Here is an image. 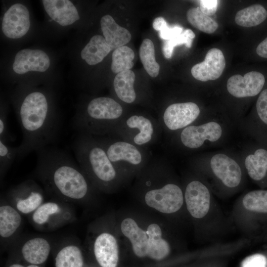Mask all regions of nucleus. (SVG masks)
Returning <instances> with one entry per match:
<instances>
[{
	"instance_id": "obj_1",
	"label": "nucleus",
	"mask_w": 267,
	"mask_h": 267,
	"mask_svg": "<svg viewBox=\"0 0 267 267\" xmlns=\"http://www.w3.org/2000/svg\"><path fill=\"white\" fill-rule=\"evenodd\" d=\"M36 152V174L47 192L70 202H83L90 197L92 189L89 179L66 153L47 147Z\"/></svg>"
},
{
	"instance_id": "obj_2",
	"label": "nucleus",
	"mask_w": 267,
	"mask_h": 267,
	"mask_svg": "<svg viewBox=\"0 0 267 267\" xmlns=\"http://www.w3.org/2000/svg\"><path fill=\"white\" fill-rule=\"evenodd\" d=\"M184 202L196 239L217 243L234 229L206 182L195 173L183 186Z\"/></svg>"
},
{
	"instance_id": "obj_3",
	"label": "nucleus",
	"mask_w": 267,
	"mask_h": 267,
	"mask_svg": "<svg viewBox=\"0 0 267 267\" xmlns=\"http://www.w3.org/2000/svg\"><path fill=\"white\" fill-rule=\"evenodd\" d=\"M17 109L23 134L22 142L17 146V157L22 158L53 142L57 136L60 121L51 111L47 96L41 91L27 94Z\"/></svg>"
},
{
	"instance_id": "obj_4",
	"label": "nucleus",
	"mask_w": 267,
	"mask_h": 267,
	"mask_svg": "<svg viewBox=\"0 0 267 267\" xmlns=\"http://www.w3.org/2000/svg\"><path fill=\"white\" fill-rule=\"evenodd\" d=\"M195 174L208 184L214 195L230 197L245 186L247 174L241 155L228 151L212 152L199 157Z\"/></svg>"
},
{
	"instance_id": "obj_5",
	"label": "nucleus",
	"mask_w": 267,
	"mask_h": 267,
	"mask_svg": "<svg viewBox=\"0 0 267 267\" xmlns=\"http://www.w3.org/2000/svg\"><path fill=\"white\" fill-rule=\"evenodd\" d=\"M73 149L80 168L89 180L98 188L108 190L117 174L102 145L89 134L80 133Z\"/></svg>"
},
{
	"instance_id": "obj_6",
	"label": "nucleus",
	"mask_w": 267,
	"mask_h": 267,
	"mask_svg": "<svg viewBox=\"0 0 267 267\" xmlns=\"http://www.w3.org/2000/svg\"><path fill=\"white\" fill-rule=\"evenodd\" d=\"M234 228L251 238L267 222V189L244 193L235 201L230 215Z\"/></svg>"
},
{
	"instance_id": "obj_7",
	"label": "nucleus",
	"mask_w": 267,
	"mask_h": 267,
	"mask_svg": "<svg viewBox=\"0 0 267 267\" xmlns=\"http://www.w3.org/2000/svg\"><path fill=\"white\" fill-rule=\"evenodd\" d=\"M122 113V106L114 99L98 97L91 100L86 110L75 116L72 125L80 133L102 134L110 130Z\"/></svg>"
},
{
	"instance_id": "obj_8",
	"label": "nucleus",
	"mask_w": 267,
	"mask_h": 267,
	"mask_svg": "<svg viewBox=\"0 0 267 267\" xmlns=\"http://www.w3.org/2000/svg\"><path fill=\"white\" fill-rule=\"evenodd\" d=\"M233 124L232 120L214 117L199 119L180 130V142L189 149L218 145L225 140Z\"/></svg>"
},
{
	"instance_id": "obj_9",
	"label": "nucleus",
	"mask_w": 267,
	"mask_h": 267,
	"mask_svg": "<svg viewBox=\"0 0 267 267\" xmlns=\"http://www.w3.org/2000/svg\"><path fill=\"white\" fill-rule=\"evenodd\" d=\"M144 199L148 207L160 213L173 216H184L189 219L183 188L177 183H167L161 187L149 190Z\"/></svg>"
},
{
	"instance_id": "obj_10",
	"label": "nucleus",
	"mask_w": 267,
	"mask_h": 267,
	"mask_svg": "<svg viewBox=\"0 0 267 267\" xmlns=\"http://www.w3.org/2000/svg\"><path fill=\"white\" fill-rule=\"evenodd\" d=\"M74 213L60 201L44 202L31 214V222L38 229L51 230L73 222Z\"/></svg>"
},
{
	"instance_id": "obj_11",
	"label": "nucleus",
	"mask_w": 267,
	"mask_h": 267,
	"mask_svg": "<svg viewBox=\"0 0 267 267\" xmlns=\"http://www.w3.org/2000/svg\"><path fill=\"white\" fill-rule=\"evenodd\" d=\"M7 199L21 214H32L44 203L43 191L35 181L26 180L10 189Z\"/></svg>"
},
{
	"instance_id": "obj_12",
	"label": "nucleus",
	"mask_w": 267,
	"mask_h": 267,
	"mask_svg": "<svg viewBox=\"0 0 267 267\" xmlns=\"http://www.w3.org/2000/svg\"><path fill=\"white\" fill-rule=\"evenodd\" d=\"M239 126L256 143L267 148V88L259 95L254 112L242 120Z\"/></svg>"
},
{
	"instance_id": "obj_13",
	"label": "nucleus",
	"mask_w": 267,
	"mask_h": 267,
	"mask_svg": "<svg viewBox=\"0 0 267 267\" xmlns=\"http://www.w3.org/2000/svg\"><path fill=\"white\" fill-rule=\"evenodd\" d=\"M241 156L247 176L261 189L267 188V148L256 142Z\"/></svg>"
},
{
	"instance_id": "obj_14",
	"label": "nucleus",
	"mask_w": 267,
	"mask_h": 267,
	"mask_svg": "<svg viewBox=\"0 0 267 267\" xmlns=\"http://www.w3.org/2000/svg\"><path fill=\"white\" fill-rule=\"evenodd\" d=\"M201 114L200 108L194 102L175 103L166 109L163 121L169 130H181L198 120Z\"/></svg>"
},
{
	"instance_id": "obj_15",
	"label": "nucleus",
	"mask_w": 267,
	"mask_h": 267,
	"mask_svg": "<svg viewBox=\"0 0 267 267\" xmlns=\"http://www.w3.org/2000/svg\"><path fill=\"white\" fill-rule=\"evenodd\" d=\"M265 83L263 74L251 71L243 76L236 74L230 77L226 83V89L230 95L236 98L252 97L260 94Z\"/></svg>"
},
{
	"instance_id": "obj_16",
	"label": "nucleus",
	"mask_w": 267,
	"mask_h": 267,
	"mask_svg": "<svg viewBox=\"0 0 267 267\" xmlns=\"http://www.w3.org/2000/svg\"><path fill=\"white\" fill-rule=\"evenodd\" d=\"M30 26V14L27 8L21 3L11 5L4 14L2 31L10 39H18L24 36Z\"/></svg>"
},
{
	"instance_id": "obj_17",
	"label": "nucleus",
	"mask_w": 267,
	"mask_h": 267,
	"mask_svg": "<svg viewBox=\"0 0 267 267\" xmlns=\"http://www.w3.org/2000/svg\"><path fill=\"white\" fill-rule=\"evenodd\" d=\"M92 245L95 258L101 267H117L119 246L117 238L112 233L104 231L97 234Z\"/></svg>"
},
{
	"instance_id": "obj_18",
	"label": "nucleus",
	"mask_w": 267,
	"mask_h": 267,
	"mask_svg": "<svg viewBox=\"0 0 267 267\" xmlns=\"http://www.w3.org/2000/svg\"><path fill=\"white\" fill-rule=\"evenodd\" d=\"M225 66V60L222 52L217 48L209 49L205 59L194 65L191 73L196 80L207 82L218 79L222 75Z\"/></svg>"
},
{
	"instance_id": "obj_19",
	"label": "nucleus",
	"mask_w": 267,
	"mask_h": 267,
	"mask_svg": "<svg viewBox=\"0 0 267 267\" xmlns=\"http://www.w3.org/2000/svg\"><path fill=\"white\" fill-rule=\"evenodd\" d=\"M49 66V58L43 50L23 49L16 54L13 69L15 73L23 74L29 71L44 72Z\"/></svg>"
},
{
	"instance_id": "obj_20",
	"label": "nucleus",
	"mask_w": 267,
	"mask_h": 267,
	"mask_svg": "<svg viewBox=\"0 0 267 267\" xmlns=\"http://www.w3.org/2000/svg\"><path fill=\"white\" fill-rule=\"evenodd\" d=\"M122 234L128 238L134 255L138 258L147 256L149 239L145 229L132 218H126L120 224Z\"/></svg>"
},
{
	"instance_id": "obj_21",
	"label": "nucleus",
	"mask_w": 267,
	"mask_h": 267,
	"mask_svg": "<svg viewBox=\"0 0 267 267\" xmlns=\"http://www.w3.org/2000/svg\"><path fill=\"white\" fill-rule=\"evenodd\" d=\"M46 12L54 21L61 26L72 24L80 19L78 10L68 0H43Z\"/></svg>"
},
{
	"instance_id": "obj_22",
	"label": "nucleus",
	"mask_w": 267,
	"mask_h": 267,
	"mask_svg": "<svg viewBox=\"0 0 267 267\" xmlns=\"http://www.w3.org/2000/svg\"><path fill=\"white\" fill-rule=\"evenodd\" d=\"M98 141L103 147L108 157L114 165L121 161L134 165H139L141 162V153L135 146L129 142Z\"/></svg>"
},
{
	"instance_id": "obj_23",
	"label": "nucleus",
	"mask_w": 267,
	"mask_h": 267,
	"mask_svg": "<svg viewBox=\"0 0 267 267\" xmlns=\"http://www.w3.org/2000/svg\"><path fill=\"white\" fill-rule=\"evenodd\" d=\"M22 223L21 214L9 203L0 206V236L3 242H8L17 235Z\"/></svg>"
},
{
	"instance_id": "obj_24",
	"label": "nucleus",
	"mask_w": 267,
	"mask_h": 267,
	"mask_svg": "<svg viewBox=\"0 0 267 267\" xmlns=\"http://www.w3.org/2000/svg\"><path fill=\"white\" fill-rule=\"evenodd\" d=\"M145 230L149 239L147 257L156 261L167 257L171 252L172 245L163 236L160 226L155 222L150 223Z\"/></svg>"
},
{
	"instance_id": "obj_25",
	"label": "nucleus",
	"mask_w": 267,
	"mask_h": 267,
	"mask_svg": "<svg viewBox=\"0 0 267 267\" xmlns=\"http://www.w3.org/2000/svg\"><path fill=\"white\" fill-rule=\"evenodd\" d=\"M51 250L50 244L44 238L36 237L25 241L21 247L24 260L29 264L40 265L47 259Z\"/></svg>"
},
{
	"instance_id": "obj_26",
	"label": "nucleus",
	"mask_w": 267,
	"mask_h": 267,
	"mask_svg": "<svg viewBox=\"0 0 267 267\" xmlns=\"http://www.w3.org/2000/svg\"><path fill=\"white\" fill-rule=\"evenodd\" d=\"M100 26L104 38L112 50L125 45L131 40L130 32L117 24L110 15L101 18Z\"/></svg>"
},
{
	"instance_id": "obj_27",
	"label": "nucleus",
	"mask_w": 267,
	"mask_h": 267,
	"mask_svg": "<svg viewBox=\"0 0 267 267\" xmlns=\"http://www.w3.org/2000/svg\"><path fill=\"white\" fill-rule=\"evenodd\" d=\"M111 50L103 37L95 35L82 50L81 56L89 65H94L101 62Z\"/></svg>"
},
{
	"instance_id": "obj_28",
	"label": "nucleus",
	"mask_w": 267,
	"mask_h": 267,
	"mask_svg": "<svg viewBox=\"0 0 267 267\" xmlns=\"http://www.w3.org/2000/svg\"><path fill=\"white\" fill-rule=\"evenodd\" d=\"M135 74L131 70H128L117 74L113 81L115 93L123 101L131 103L136 98L134 88Z\"/></svg>"
},
{
	"instance_id": "obj_29",
	"label": "nucleus",
	"mask_w": 267,
	"mask_h": 267,
	"mask_svg": "<svg viewBox=\"0 0 267 267\" xmlns=\"http://www.w3.org/2000/svg\"><path fill=\"white\" fill-rule=\"evenodd\" d=\"M267 17V11L260 4H254L238 11L235 17V23L241 27L257 26Z\"/></svg>"
},
{
	"instance_id": "obj_30",
	"label": "nucleus",
	"mask_w": 267,
	"mask_h": 267,
	"mask_svg": "<svg viewBox=\"0 0 267 267\" xmlns=\"http://www.w3.org/2000/svg\"><path fill=\"white\" fill-rule=\"evenodd\" d=\"M83 253L77 245H66L56 255L55 267H83Z\"/></svg>"
},
{
	"instance_id": "obj_31",
	"label": "nucleus",
	"mask_w": 267,
	"mask_h": 267,
	"mask_svg": "<svg viewBox=\"0 0 267 267\" xmlns=\"http://www.w3.org/2000/svg\"><path fill=\"white\" fill-rule=\"evenodd\" d=\"M126 124L129 128L137 129L139 131L134 138L135 144L141 145L151 140L153 127L151 122L147 118L142 116L133 115L127 119Z\"/></svg>"
},
{
	"instance_id": "obj_32",
	"label": "nucleus",
	"mask_w": 267,
	"mask_h": 267,
	"mask_svg": "<svg viewBox=\"0 0 267 267\" xmlns=\"http://www.w3.org/2000/svg\"><path fill=\"white\" fill-rule=\"evenodd\" d=\"M139 57L143 67L151 77H156L160 71V65L155 59V48L149 39L143 40L139 50Z\"/></svg>"
},
{
	"instance_id": "obj_33",
	"label": "nucleus",
	"mask_w": 267,
	"mask_h": 267,
	"mask_svg": "<svg viewBox=\"0 0 267 267\" xmlns=\"http://www.w3.org/2000/svg\"><path fill=\"white\" fill-rule=\"evenodd\" d=\"M186 16L188 21L192 26L207 34L213 33L218 28V23L204 14L199 7L189 9Z\"/></svg>"
},
{
	"instance_id": "obj_34",
	"label": "nucleus",
	"mask_w": 267,
	"mask_h": 267,
	"mask_svg": "<svg viewBox=\"0 0 267 267\" xmlns=\"http://www.w3.org/2000/svg\"><path fill=\"white\" fill-rule=\"evenodd\" d=\"M134 51L129 47L124 45L113 51L112 55L111 69L114 73L130 70L134 66Z\"/></svg>"
},
{
	"instance_id": "obj_35",
	"label": "nucleus",
	"mask_w": 267,
	"mask_h": 267,
	"mask_svg": "<svg viewBox=\"0 0 267 267\" xmlns=\"http://www.w3.org/2000/svg\"><path fill=\"white\" fill-rule=\"evenodd\" d=\"M195 34L189 29L184 30L180 34L176 37L165 41L162 46V51L165 57L170 59L172 57L175 46L185 44L187 48H190Z\"/></svg>"
},
{
	"instance_id": "obj_36",
	"label": "nucleus",
	"mask_w": 267,
	"mask_h": 267,
	"mask_svg": "<svg viewBox=\"0 0 267 267\" xmlns=\"http://www.w3.org/2000/svg\"><path fill=\"white\" fill-rule=\"evenodd\" d=\"M17 147H13L7 143L0 140V177H3L7 170L17 157Z\"/></svg>"
},
{
	"instance_id": "obj_37",
	"label": "nucleus",
	"mask_w": 267,
	"mask_h": 267,
	"mask_svg": "<svg viewBox=\"0 0 267 267\" xmlns=\"http://www.w3.org/2000/svg\"><path fill=\"white\" fill-rule=\"evenodd\" d=\"M240 267H267V258L260 253L251 255L242 260Z\"/></svg>"
},
{
	"instance_id": "obj_38",
	"label": "nucleus",
	"mask_w": 267,
	"mask_h": 267,
	"mask_svg": "<svg viewBox=\"0 0 267 267\" xmlns=\"http://www.w3.org/2000/svg\"><path fill=\"white\" fill-rule=\"evenodd\" d=\"M183 31L182 27L179 25L173 26L167 25L159 31V37L164 40H170L179 35Z\"/></svg>"
},
{
	"instance_id": "obj_39",
	"label": "nucleus",
	"mask_w": 267,
	"mask_h": 267,
	"mask_svg": "<svg viewBox=\"0 0 267 267\" xmlns=\"http://www.w3.org/2000/svg\"><path fill=\"white\" fill-rule=\"evenodd\" d=\"M219 0H201L200 1V8L205 15L210 16L216 12Z\"/></svg>"
},
{
	"instance_id": "obj_40",
	"label": "nucleus",
	"mask_w": 267,
	"mask_h": 267,
	"mask_svg": "<svg viewBox=\"0 0 267 267\" xmlns=\"http://www.w3.org/2000/svg\"><path fill=\"white\" fill-rule=\"evenodd\" d=\"M256 52L260 56L267 58V37L258 45Z\"/></svg>"
},
{
	"instance_id": "obj_41",
	"label": "nucleus",
	"mask_w": 267,
	"mask_h": 267,
	"mask_svg": "<svg viewBox=\"0 0 267 267\" xmlns=\"http://www.w3.org/2000/svg\"><path fill=\"white\" fill-rule=\"evenodd\" d=\"M152 25L154 30L159 32L168 24L163 17H158L154 20Z\"/></svg>"
},
{
	"instance_id": "obj_42",
	"label": "nucleus",
	"mask_w": 267,
	"mask_h": 267,
	"mask_svg": "<svg viewBox=\"0 0 267 267\" xmlns=\"http://www.w3.org/2000/svg\"><path fill=\"white\" fill-rule=\"evenodd\" d=\"M8 267H40L38 265H32V264H29L28 266H24V265L20 264L15 263V264H13L10 265Z\"/></svg>"
}]
</instances>
